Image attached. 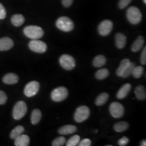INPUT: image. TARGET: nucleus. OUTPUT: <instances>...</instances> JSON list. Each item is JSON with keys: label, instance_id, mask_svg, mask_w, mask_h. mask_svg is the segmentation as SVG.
<instances>
[{"label": "nucleus", "instance_id": "1", "mask_svg": "<svg viewBox=\"0 0 146 146\" xmlns=\"http://www.w3.org/2000/svg\"><path fill=\"white\" fill-rule=\"evenodd\" d=\"M25 35L32 40H37L41 38L44 35L43 30L40 27L28 26L23 30Z\"/></svg>", "mask_w": 146, "mask_h": 146}, {"label": "nucleus", "instance_id": "2", "mask_svg": "<svg viewBox=\"0 0 146 146\" xmlns=\"http://www.w3.org/2000/svg\"><path fill=\"white\" fill-rule=\"evenodd\" d=\"M58 29L64 32L72 31L74 28L73 21L68 17L62 16L58 18L56 22Z\"/></svg>", "mask_w": 146, "mask_h": 146}, {"label": "nucleus", "instance_id": "3", "mask_svg": "<svg viewBox=\"0 0 146 146\" xmlns=\"http://www.w3.org/2000/svg\"><path fill=\"white\" fill-rule=\"evenodd\" d=\"M127 18L131 24H139L142 19L141 11L137 7H131L127 11Z\"/></svg>", "mask_w": 146, "mask_h": 146}, {"label": "nucleus", "instance_id": "4", "mask_svg": "<svg viewBox=\"0 0 146 146\" xmlns=\"http://www.w3.org/2000/svg\"><path fill=\"white\" fill-rule=\"evenodd\" d=\"M27 106L24 101H20L17 102L14 107L13 110V117L16 120L23 118L26 114Z\"/></svg>", "mask_w": 146, "mask_h": 146}, {"label": "nucleus", "instance_id": "5", "mask_svg": "<svg viewBox=\"0 0 146 146\" xmlns=\"http://www.w3.org/2000/svg\"><path fill=\"white\" fill-rule=\"evenodd\" d=\"M90 113V110L87 106H81L78 107L75 112L74 120L78 123L83 122L88 119Z\"/></svg>", "mask_w": 146, "mask_h": 146}, {"label": "nucleus", "instance_id": "6", "mask_svg": "<svg viewBox=\"0 0 146 146\" xmlns=\"http://www.w3.org/2000/svg\"><path fill=\"white\" fill-rule=\"evenodd\" d=\"M68 89L64 87H59L54 89L51 93V98L54 102H61L67 98Z\"/></svg>", "mask_w": 146, "mask_h": 146}, {"label": "nucleus", "instance_id": "7", "mask_svg": "<svg viewBox=\"0 0 146 146\" xmlns=\"http://www.w3.org/2000/svg\"><path fill=\"white\" fill-rule=\"evenodd\" d=\"M59 62L61 66L64 69L71 70L75 68L76 63L74 58L68 54H63L59 59Z\"/></svg>", "mask_w": 146, "mask_h": 146}, {"label": "nucleus", "instance_id": "8", "mask_svg": "<svg viewBox=\"0 0 146 146\" xmlns=\"http://www.w3.org/2000/svg\"><path fill=\"white\" fill-rule=\"evenodd\" d=\"M111 115L115 119L122 117L125 113V108L123 105L117 102H112L110 106Z\"/></svg>", "mask_w": 146, "mask_h": 146}, {"label": "nucleus", "instance_id": "9", "mask_svg": "<svg viewBox=\"0 0 146 146\" xmlns=\"http://www.w3.org/2000/svg\"><path fill=\"white\" fill-rule=\"evenodd\" d=\"M40 89V84L35 81L29 82L25 86L24 89V94L28 97L31 98L36 95Z\"/></svg>", "mask_w": 146, "mask_h": 146}, {"label": "nucleus", "instance_id": "10", "mask_svg": "<svg viewBox=\"0 0 146 146\" xmlns=\"http://www.w3.org/2000/svg\"><path fill=\"white\" fill-rule=\"evenodd\" d=\"M30 49L34 52L44 53L47 49V44L44 42L37 40H33L29 43Z\"/></svg>", "mask_w": 146, "mask_h": 146}, {"label": "nucleus", "instance_id": "11", "mask_svg": "<svg viewBox=\"0 0 146 146\" xmlns=\"http://www.w3.org/2000/svg\"><path fill=\"white\" fill-rule=\"evenodd\" d=\"M113 28V23L110 20H104L101 22L98 27V31L101 36H106L110 35Z\"/></svg>", "mask_w": 146, "mask_h": 146}, {"label": "nucleus", "instance_id": "12", "mask_svg": "<svg viewBox=\"0 0 146 146\" xmlns=\"http://www.w3.org/2000/svg\"><path fill=\"white\" fill-rule=\"evenodd\" d=\"M14 46V42L8 37L0 38V51H7L10 50Z\"/></svg>", "mask_w": 146, "mask_h": 146}, {"label": "nucleus", "instance_id": "13", "mask_svg": "<svg viewBox=\"0 0 146 146\" xmlns=\"http://www.w3.org/2000/svg\"><path fill=\"white\" fill-rule=\"evenodd\" d=\"M131 84H123L116 94V98L119 99H123L127 97L131 91Z\"/></svg>", "mask_w": 146, "mask_h": 146}, {"label": "nucleus", "instance_id": "14", "mask_svg": "<svg viewBox=\"0 0 146 146\" xmlns=\"http://www.w3.org/2000/svg\"><path fill=\"white\" fill-rule=\"evenodd\" d=\"M77 131V128L75 125H63L58 129V133L61 135L72 134Z\"/></svg>", "mask_w": 146, "mask_h": 146}, {"label": "nucleus", "instance_id": "15", "mask_svg": "<svg viewBox=\"0 0 146 146\" xmlns=\"http://www.w3.org/2000/svg\"><path fill=\"white\" fill-rule=\"evenodd\" d=\"M3 82L7 84H14L19 82V76L14 73H8L3 78Z\"/></svg>", "mask_w": 146, "mask_h": 146}, {"label": "nucleus", "instance_id": "16", "mask_svg": "<svg viewBox=\"0 0 146 146\" xmlns=\"http://www.w3.org/2000/svg\"><path fill=\"white\" fill-rule=\"evenodd\" d=\"M127 42V38L122 33H117L115 35V43L118 49H123L125 47Z\"/></svg>", "mask_w": 146, "mask_h": 146}, {"label": "nucleus", "instance_id": "17", "mask_svg": "<svg viewBox=\"0 0 146 146\" xmlns=\"http://www.w3.org/2000/svg\"><path fill=\"white\" fill-rule=\"evenodd\" d=\"M29 143V137L27 135L21 134L15 139V145L16 146H28Z\"/></svg>", "mask_w": 146, "mask_h": 146}, {"label": "nucleus", "instance_id": "18", "mask_svg": "<svg viewBox=\"0 0 146 146\" xmlns=\"http://www.w3.org/2000/svg\"><path fill=\"white\" fill-rule=\"evenodd\" d=\"M136 98L139 100H144L146 98V92L145 88L142 86H137L134 90Z\"/></svg>", "mask_w": 146, "mask_h": 146}, {"label": "nucleus", "instance_id": "19", "mask_svg": "<svg viewBox=\"0 0 146 146\" xmlns=\"http://www.w3.org/2000/svg\"><path fill=\"white\" fill-rule=\"evenodd\" d=\"M145 43L144 38L142 36H139L134 42L131 46V50L133 52H137L141 50Z\"/></svg>", "mask_w": 146, "mask_h": 146}, {"label": "nucleus", "instance_id": "20", "mask_svg": "<svg viewBox=\"0 0 146 146\" xmlns=\"http://www.w3.org/2000/svg\"><path fill=\"white\" fill-rule=\"evenodd\" d=\"M130 63H131L130 60L127 58L122 60L119 68H117L116 70V75L117 76H119V77L122 76V74L125 71L126 68H127V67L129 66Z\"/></svg>", "mask_w": 146, "mask_h": 146}, {"label": "nucleus", "instance_id": "21", "mask_svg": "<svg viewBox=\"0 0 146 146\" xmlns=\"http://www.w3.org/2000/svg\"><path fill=\"white\" fill-rule=\"evenodd\" d=\"M42 117L41 111L38 109H35L32 111L31 115V123L36 125L39 123Z\"/></svg>", "mask_w": 146, "mask_h": 146}, {"label": "nucleus", "instance_id": "22", "mask_svg": "<svg viewBox=\"0 0 146 146\" xmlns=\"http://www.w3.org/2000/svg\"><path fill=\"white\" fill-rule=\"evenodd\" d=\"M106 61L107 60L105 56L102 55H99L95 57L93 61V64L94 67L96 68H100L105 65Z\"/></svg>", "mask_w": 146, "mask_h": 146}, {"label": "nucleus", "instance_id": "23", "mask_svg": "<svg viewBox=\"0 0 146 146\" xmlns=\"http://www.w3.org/2000/svg\"><path fill=\"white\" fill-rule=\"evenodd\" d=\"M11 21L12 24L14 26L20 27L24 23L25 19L24 16L22 15L15 14L12 16Z\"/></svg>", "mask_w": 146, "mask_h": 146}, {"label": "nucleus", "instance_id": "24", "mask_svg": "<svg viewBox=\"0 0 146 146\" xmlns=\"http://www.w3.org/2000/svg\"><path fill=\"white\" fill-rule=\"evenodd\" d=\"M109 95L107 93H102L100 94L95 100V104L98 106L104 105L109 99Z\"/></svg>", "mask_w": 146, "mask_h": 146}, {"label": "nucleus", "instance_id": "25", "mask_svg": "<svg viewBox=\"0 0 146 146\" xmlns=\"http://www.w3.org/2000/svg\"><path fill=\"white\" fill-rule=\"evenodd\" d=\"M129 127V124L125 121H120L114 125V129L116 132H123L126 131Z\"/></svg>", "mask_w": 146, "mask_h": 146}, {"label": "nucleus", "instance_id": "26", "mask_svg": "<svg viewBox=\"0 0 146 146\" xmlns=\"http://www.w3.org/2000/svg\"><path fill=\"white\" fill-rule=\"evenodd\" d=\"M25 131V128L22 125H18L13 129L10 134V137L11 139L15 140L17 137L21 135Z\"/></svg>", "mask_w": 146, "mask_h": 146}, {"label": "nucleus", "instance_id": "27", "mask_svg": "<svg viewBox=\"0 0 146 146\" xmlns=\"http://www.w3.org/2000/svg\"><path fill=\"white\" fill-rule=\"evenodd\" d=\"M110 75L109 70L106 68L98 70L95 73V78L98 80H102L107 78Z\"/></svg>", "mask_w": 146, "mask_h": 146}, {"label": "nucleus", "instance_id": "28", "mask_svg": "<svg viewBox=\"0 0 146 146\" xmlns=\"http://www.w3.org/2000/svg\"><path fill=\"white\" fill-rule=\"evenodd\" d=\"M135 67V64L134 63L131 62L130 64L127 67V68H126L125 71L124 72V73L122 74L121 77L123 78H127L129 77L131 75H132L133 70Z\"/></svg>", "mask_w": 146, "mask_h": 146}, {"label": "nucleus", "instance_id": "29", "mask_svg": "<svg viewBox=\"0 0 146 146\" xmlns=\"http://www.w3.org/2000/svg\"><path fill=\"white\" fill-rule=\"evenodd\" d=\"M80 141V137L78 135L72 136L66 143L67 146H76L78 145Z\"/></svg>", "mask_w": 146, "mask_h": 146}, {"label": "nucleus", "instance_id": "30", "mask_svg": "<svg viewBox=\"0 0 146 146\" xmlns=\"http://www.w3.org/2000/svg\"><path fill=\"white\" fill-rule=\"evenodd\" d=\"M143 72H144V68H143V67L136 66L134 69L132 75L134 78H139L142 76Z\"/></svg>", "mask_w": 146, "mask_h": 146}, {"label": "nucleus", "instance_id": "31", "mask_svg": "<svg viewBox=\"0 0 146 146\" xmlns=\"http://www.w3.org/2000/svg\"><path fill=\"white\" fill-rule=\"evenodd\" d=\"M66 140L64 137L60 136L56 138L54 141H52V146H62L66 143Z\"/></svg>", "mask_w": 146, "mask_h": 146}, {"label": "nucleus", "instance_id": "32", "mask_svg": "<svg viewBox=\"0 0 146 146\" xmlns=\"http://www.w3.org/2000/svg\"><path fill=\"white\" fill-rule=\"evenodd\" d=\"M7 101V95L3 91L0 90V105L5 104Z\"/></svg>", "mask_w": 146, "mask_h": 146}, {"label": "nucleus", "instance_id": "33", "mask_svg": "<svg viewBox=\"0 0 146 146\" xmlns=\"http://www.w3.org/2000/svg\"><path fill=\"white\" fill-rule=\"evenodd\" d=\"M131 2V0H120L119 2V7L120 9H124Z\"/></svg>", "mask_w": 146, "mask_h": 146}, {"label": "nucleus", "instance_id": "34", "mask_svg": "<svg viewBox=\"0 0 146 146\" xmlns=\"http://www.w3.org/2000/svg\"><path fill=\"white\" fill-rule=\"evenodd\" d=\"M129 141V140L128 137H127L125 136H123L120 139V140L117 142V143L119 146H126L128 143Z\"/></svg>", "mask_w": 146, "mask_h": 146}, {"label": "nucleus", "instance_id": "35", "mask_svg": "<svg viewBox=\"0 0 146 146\" xmlns=\"http://www.w3.org/2000/svg\"><path fill=\"white\" fill-rule=\"evenodd\" d=\"M140 62L141 64L145 65L146 64V47H144L141 53Z\"/></svg>", "mask_w": 146, "mask_h": 146}, {"label": "nucleus", "instance_id": "36", "mask_svg": "<svg viewBox=\"0 0 146 146\" xmlns=\"http://www.w3.org/2000/svg\"><path fill=\"white\" fill-rule=\"evenodd\" d=\"M79 146H90L92 145V142L89 139H84L79 142Z\"/></svg>", "mask_w": 146, "mask_h": 146}, {"label": "nucleus", "instance_id": "37", "mask_svg": "<svg viewBox=\"0 0 146 146\" xmlns=\"http://www.w3.org/2000/svg\"><path fill=\"white\" fill-rule=\"evenodd\" d=\"M6 11L4 6L0 3V20H3L6 17Z\"/></svg>", "mask_w": 146, "mask_h": 146}, {"label": "nucleus", "instance_id": "38", "mask_svg": "<svg viewBox=\"0 0 146 146\" xmlns=\"http://www.w3.org/2000/svg\"><path fill=\"white\" fill-rule=\"evenodd\" d=\"M73 0H62L63 5L66 7H69L72 5Z\"/></svg>", "mask_w": 146, "mask_h": 146}, {"label": "nucleus", "instance_id": "39", "mask_svg": "<svg viewBox=\"0 0 146 146\" xmlns=\"http://www.w3.org/2000/svg\"><path fill=\"white\" fill-rule=\"evenodd\" d=\"M140 146H146V141L145 140H143L141 141V143H140Z\"/></svg>", "mask_w": 146, "mask_h": 146}, {"label": "nucleus", "instance_id": "40", "mask_svg": "<svg viewBox=\"0 0 146 146\" xmlns=\"http://www.w3.org/2000/svg\"><path fill=\"white\" fill-rule=\"evenodd\" d=\"M143 2H144L145 3H146V0H143Z\"/></svg>", "mask_w": 146, "mask_h": 146}, {"label": "nucleus", "instance_id": "41", "mask_svg": "<svg viewBox=\"0 0 146 146\" xmlns=\"http://www.w3.org/2000/svg\"><path fill=\"white\" fill-rule=\"evenodd\" d=\"M95 133H98V130H95Z\"/></svg>", "mask_w": 146, "mask_h": 146}]
</instances>
